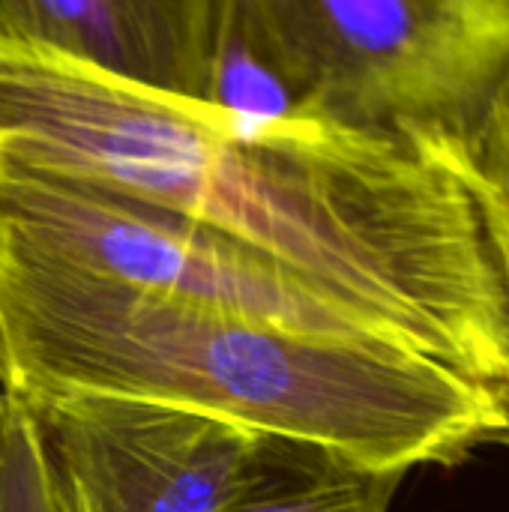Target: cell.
<instances>
[{
    "instance_id": "obj_1",
    "label": "cell",
    "mask_w": 509,
    "mask_h": 512,
    "mask_svg": "<svg viewBox=\"0 0 509 512\" xmlns=\"http://www.w3.org/2000/svg\"><path fill=\"white\" fill-rule=\"evenodd\" d=\"M0 150L213 225L381 345L509 399V303L465 183L390 135L255 123L0 39Z\"/></svg>"
},
{
    "instance_id": "obj_2",
    "label": "cell",
    "mask_w": 509,
    "mask_h": 512,
    "mask_svg": "<svg viewBox=\"0 0 509 512\" xmlns=\"http://www.w3.org/2000/svg\"><path fill=\"white\" fill-rule=\"evenodd\" d=\"M0 384L108 393L408 474L509 444V399L435 360L135 291L0 249Z\"/></svg>"
},
{
    "instance_id": "obj_3",
    "label": "cell",
    "mask_w": 509,
    "mask_h": 512,
    "mask_svg": "<svg viewBox=\"0 0 509 512\" xmlns=\"http://www.w3.org/2000/svg\"><path fill=\"white\" fill-rule=\"evenodd\" d=\"M303 117L390 135L444 168L509 69V0H255Z\"/></svg>"
},
{
    "instance_id": "obj_4",
    "label": "cell",
    "mask_w": 509,
    "mask_h": 512,
    "mask_svg": "<svg viewBox=\"0 0 509 512\" xmlns=\"http://www.w3.org/2000/svg\"><path fill=\"white\" fill-rule=\"evenodd\" d=\"M0 249L288 330L372 342L339 303L279 258L177 210L3 150Z\"/></svg>"
},
{
    "instance_id": "obj_5",
    "label": "cell",
    "mask_w": 509,
    "mask_h": 512,
    "mask_svg": "<svg viewBox=\"0 0 509 512\" xmlns=\"http://www.w3.org/2000/svg\"><path fill=\"white\" fill-rule=\"evenodd\" d=\"M18 402L36 423L60 512H225L264 444L234 423L150 399Z\"/></svg>"
},
{
    "instance_id": "obj_6",
    "label": "cell",
    "mask_w": 509,
    "mask_h": 512,
    "mask_svg": "<svg viewBox=\"0 0 509 512\" xmlns=\"http://www.w3.org/2000/svg\"><path fill=\"white\" fill-rule=\"evenodd\" d=\"M219 0H0V39L201 105Z\"/></svg>"
},
{
    "instance_id": "obj_7",
    "label": "cell",
    "mask_w": 509,
    "mask_h": 512,
    "mask_svg": "<svg viewBox=\"0 0 509 512\" xmlns=\"http://www.w3.org/2000/svg\"><path fill=\"white\" fill-rule=\"evenodd\" d=\"M405 477L354 465L324 447L264 438L225 512H390Z\"/></svg>"
},
{
    "instance_id": "obj_8",
    "label": "cell",
    "mask_w": 509,
    "mask_h": 512,
    "mask_svg": "<svg viewBox=\"0 0 509 512\" xmlns=\"http://www.w3.org/2000/svg\"><path fill=\"white\" fill-rule=\"evenodd\" d=\"M201 105L255 123L306 120L297 90L261 27L255 0H219Z\"/></svg>"
},
{
    "instance_id": "obj_9",
    "label": "cell",
    "mask_w": 509,
    "mask_h": 512,
    "mask_svg": "<svg viewBox=\"0 0 509 512\" xmlns=\"http://www.w3.org/2000/svg\"><path fill=\"white\" fill-rule=\"evenodd\" d=\"M453 174L480 210L509 303V69Z\"/></svg>"
},
{
    "instance_id": "obj_10",
    "label": "cell",
    "mask_w": 509,
    "mask_h": 512,
    "mask_svg": "<svg viewBox=\"0 0 509 512\" xmlns=\"http://www.w3.org/2000/svg\"><path fill=\"white\" fill-rule=\"evenodd\" d=\"M0 512H60L30 411L0 387Z\"/></svg>"
},
{
    "instance_id": "obj_11",
    "label": "cell",
    "mask_w": 509,
    "mask_h": 512,
    "mask_svg": "<svg viewBox=\"0 0 509 512\" xmlns=\"http://www.w3.org/2000/svg\"><path fill=\"white\" fill-rule=\"evenodd\" d=\"M0 387H3V384H0Z\"/></svg>"
}]
</instances>
